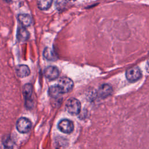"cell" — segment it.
Segmentation results:
<instances>
[{"label": "cell", "mask_w": 149, "mask_h": 149, "mask_svg": "<svg viewBox=\"0 0 149 149\" xmlns=\"http://www.w3.org/2000/svg\"><path fill=\"white\" fill-rule=\"evenodd\" d=\"M66 110L71 115H76L80 113L81 110V103L75 98H71L67 100L65 104Z\"/></svg>", "instance_id": "6da1fadb"}, {"label": "cell", "mask_w": 149, "mask_h": 149, "mask_svg": "<svg viewBox=\"0 0 149 149\" xmlns=\"http://www.w3.org/2000/svg\"><path fill=\"white\" fill-rule=\"evenodd\" d=\"M62 94L70 91L74 86L73 81L69 77H63L60 78L56 84Z\"/></svg>", "instance_id": "7a4b0ae2"}, {"label": "cell", "mask_w": 149, "mask_h": 149, "mask_svg": "<svg viewBox=\"0 0 149 149\" xmlns=\"http://www.w3.org/2000/svg\"><path fill=\"white\" fill-rule=\"evenodd\" d=\"M31 122L27 118L21 117L16 122V127L17 130L20 133H26L31 128Z\"/></svg>", "instance_id": "3957f363"}, {"label": "cell", "mask_w": 149, "mask_h": 149, "mask_svg": "<svg viewBox=\"0 0 149 149\" xmlns=\"http://www.w3.org/2000/svg\"><path fill=\"white\" fill-rule=\"evenodd\" d=\"M125 75L129 81L134 82L141 78V72L137 66H134L128 69L126 72Z\"/></svg>", "instance_id": "277c9868"}, {"label": "cell", "mask_w": 149, "mask_h": 149, "mask_svg": "<svg viewBox=\"0 0 149 149\" xmlns=\"http://www.w3.org/2000/svg\"><path fill=\"white\" fill-rule=\"evenodd\" d=\"M58 129L65 134H70L74 130V124L72 121L68 119L61 120L58 124Z\"/></svg>", "instance_id": "5b68a950"}, {"label": "cell", "mask_w": 149, "mask_h": 149, "mask_svg": "<svg viewBox=\"0 0 149 149\" xmlns=\"http://www.w3.org/2000/svg\"><path fill=\"white\" fill-rule=\"evenodd\" d=\"M44 73L47 79L52 80L58 78L59 75V71L56 67L50 66L45 69Z\"/></svg>", "instance_id": "8992f818"}, {"label": "cell", "mask_w": 149, "mask_h": 149, "mask_svg": "<svg viewBox=\"0 0 149 149\" xmlns=\"http://www.w3.org/2000/svg\"><path fill=\"white\" fill-rule=\"evenodd\" d=\"M112 92V87L108 84L101 85L97 90V95L101 98H105L109 96Z\"/></svg>", "instance_id": "52a82bcc"}, {"label": "cell", "mask_w": 149, "mask_h": 149, "mask_svg": "<svg viewBox=\"0 0 149 149\" xmlns=\"http://www.w3.org/2000/svg\"><path fill=\"white\" fill-rule=\"evenodd\" d=\"M33 93L32 86L30 84H26L23 88V94L26 101V103L30 104L31 102V96Z\"/></svg>", "instance_id": "ba28073f"}, {"label": "cell", "mask_w": 149, "mask_h": 149, "mask_svg": "<svg viewBox=\"0 0 149 149\" xmlns=\"http://www.w3.org/2000/svg\"><path fill=\"white\" fill-rule=\"evenodd\" d=\"M17 18L22 26L24 27L30 26L32 23V19L31 16L28 14H25V13L19 14L18 15Z\"/></svg>", "instance_id": "9c48e42d"}, {"label": "cell", "mask_w": 149, "mask_h": 149, "mask_svg": "<svg viewBox=\"0 0 149 149\" xmlns=\"http://www.w3.org/2000/svg\"><path fill=\"white\" fill-rule=\"evenodd\" d=\"M16 36L19 41L23 42L28 40L29 37V33L25 27L23 26H20L17 29Z\"/></svg>", "instance_id": "30bf717a"}, {"label": "cell", "mask_w": 149, "mask_h": 149, "mask_svg": "<svg viewBox=\"0 0 149 149\" xmlns=\"http://www.w3.org/2000/svg\"><path fill=\"white\" fill-rule=\"evenodd\" d=\"M16 73L20 77H25L30 74V70L26 65H19L16 68Z\"/></svg>", "instance_id": "8fae6325"}, {"label": "cell", "mask_w": 149, "mask_h": 149, "mask_svg": "<svg viewBox=\"0 0 149 149\" xmlns=\"http://www.w3.org/2000/svg\"><path fill=\"white\" fill-rule=\"evenodd\" d=\"M44 57L48 61H55L56 59V56L54 51L49 48H45L43 52Z\"/></svg>", "instance_id": "7c38bea8"}, {"label": "cell", "mask_w": 149, "mask_h": 149, "mask_svg": "<svg viewBox=\"0 0 149 149\" xmlns=\"http://www.w3.org/2000/svg\"><path fill=\"white\" fill-rule=\"evenodd\" d=\"M48 93L51 97L54 98H56L59 97L61 94H62V92L61 91L57 85L50 87L48 90Z\"/></svg>", "instance_id": "4fadbf2b"}, {"label": "cell", "mask_w": 149, "mask_h": 149, "mask_svg": "<svg viewBox=\"0 0 149 149\" xmlns=\"http://www.w3.org/2000/svg\"><path fill=\"white\" fill-rule=\"evenodd\" d=\"M52 0H40L38 2V6L41 10H47L51 5Z\"/></svg>", "instance_id": "5bb4252c"}, {"label": "cell", "mask_w": 149, "mask_h": 149, "mask_svg": "<svg viewBox=\"0 0 149 149\" xmlns=\"http://www.w3.org/2000/svg\"><path fill=\"white\" fill-rule=\"evenodd\" d=\"M67 0H57L56 1V8L58 10H61L65 8L66 5Z\"/></svg>", "instance_id": "9a60e30c"}, {"label": "cell", "mask_w": 149, "mask_h": 149, "mask_svg": "<svg viewBox=\"0 0 149 149\" xmlns=\"http://www.w3.org/2000/svg\"><path fill=\"white\" fill-rule=\"evenodd\" d=\"M146 71L149 73V59L147 61L146 65Z\"/></svg>", "instance_id": "2e32d148"}, {"label": "cell", "mask_w": 149, "mask_h": 149, "mask_svg": "<svg viewBox=\"0 0 149 149\" xmlns=\"http://www.w3.org/2000/svg\"><path fill=\"white\" fill-rule=\"evenodd\" d=\"M68 1H70V2H74V1H76V0H67Z\"/></svg>", "instance_id": "e0dca14e"}, {"label": "cell", "mask_w": 149, "mask_h": 149, "mask_svg": "<svg viewBox=\"0 0 149 149\" xmlns=\"http://www.w3.org/2000/svg\"><path fill=\"white\" fill-rule=\"evenodd\" d=\"M5 1H6V2H10V1H11L12 0H5Z\"/></svg>", "instance_id": "ac0fdd59"}]
</instances>
